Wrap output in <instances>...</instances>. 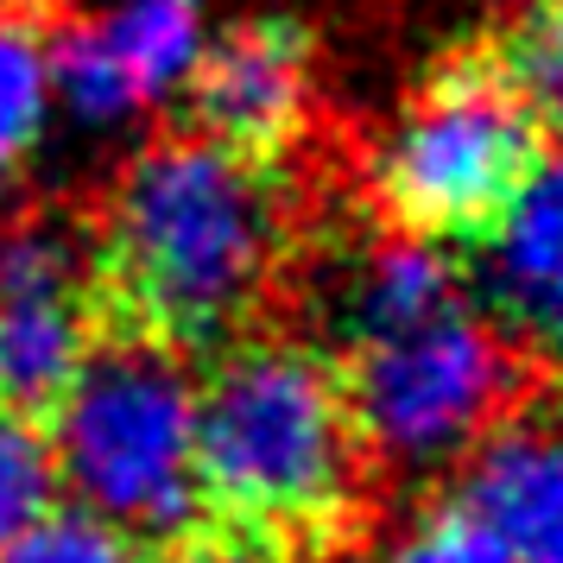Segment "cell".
I'll use <instances>...</instances> for the list:
<instances>
[{
    "instance_id": "e0dca14e",
    "label": "cell",
    "mask_w": 563,
    "mask_h": 563,
    "mask_svg": "<svg viewBox=\"0 0 563 563\" xmlns=\"http://www.w3.org/2000/svg\"><path fill=\"white\" fill-rule=\"evenodd\" d=\"M184 7H190V0H184Z\"/></svg>"
},
{
    "instance_id": "30bf717a",
    "label": "cell",
    "mask_w": 563,
    "mask_h": 563,
    "mask_svg": "<svg viewBox=\"0 0 563 563\" xmlns=\"http://www.w3.org/2000/svg\"><path fill=\"white\" fill-rule=\"evenodd\" d=\"M462 52L538 121V133L563 146V0H526L494 26L468 32Z\"/></svg>"
},
{
    "instance_id": "3957f363",
    "label": "cell",
    "mask_w": 563,
    "mask_h": 563,
    "mask_svg": "<svg viewBox=\"0 0 563 563\" xmlns=\"http://www.w3.org/2000/svg\"><path fill=\"white\" fill-rule=\"evenodd\" d=\"M190 544L216 563L323 558L355 532L380 475L330 355L279 317L190 367Z\"/></svg>"
},
{
    "instance_id": "5b68a950",
    "label": "cell",
    "mask_w": 563,
    "mask_h": 563,
    "mask_svg": "<svg viewBox=\"0 0 563 563\" xmlns=\"http://www.w3.org/2000/svg\"><path fill=\"white\" fill-rule=\"evenodd\" d=\"M45 443L64 507L146 551H178L197 538L190 361L96 335Z\"/></svg>"
},
{
    "instance_id": "5bb4252c",
    "label": "cell",
    "mask_w": 563,
    "mask_h": 563,
    "mask_svg": "<svg viewBox=\"0 0 563 563\" xmlns=\"http://www.w3.org/2000/svg\"><path fill=\"white\" fill-rule=\"evenodd\" d=\"M57 507V468L52 443L13 418H0V544L13 532H26L32 519H45Z\"/></svg>"
},
{
    "instance_id": "7c38bea8",
    "label": "cell",
    "mask_w": 563,
    "mask_h": 563,
    "mask_svg": "<svg viewBox=\"0 0 563 563\" xmlns=\"http://www.w3.org/2000/svg\"><path fill=\"white\" fill-rule=\"evenodd\" d=\"M45 20L0 13V190L26 172L45 128Z\"/></svg>"
},
{
    "instance_id": "2e32d148",
    "label": "cell",
    "mask_w": 563,
    "mask_h": 563,
    "mask_svg": "<svg viewBox=\"0 0 563 563\" xmlns=\"http://www.w3.org/2000/svg\"><path fill=\"white\" fill-rule=\"evenodd\" d=\"M64 7H70V0H0V13H26V20H45V26L64 20Z\"/></svg>"
},
{
    "instance_id": "4fadbf2b",
    "label": "cell",
    "mask_w": 563,
    "mask_h": 563,
    "mask_svg": "<svg viewBox=\"0 0 563 563\" xmlns=\"http://www.w3.org/2000/svg\"><path fill=\"white\" fill-rule=\"evenodd\" d=\"M0 563H158V551L133 544L77 507H52L45 519H32L26 532L0 544Z\"/></svg>"
},
{
    "instance_id": "8fae6325",
    "label": "cell",
    "mask_w": 563,
    "mask_h": 563,
    "mask_svg": "<svg viewBox=\"0 0 563 563\" xmlns=\"http://www.w3.org/2000/svg\"><path fill=\"white\" fill-rule=\"evenodd\" d=\"M102 38H108V57H114V70H121L133 102L165 96L184 77L190 52H197V26H190L184 0H133L121 20L102 26Z\"/></svg>"
},
{
    "instance_id": "52a82bcc",
    "label": "cell",
    "mask_w": 563,
    "mask_h": 563,
    "mask_svg": "<svg viewBox=\"0 0 563 563\" xmlns=\"http://www.w3.org/2000/svg\"><path fill=\"white\" fill-rule=\"evenodd\" d=\"M178 128L254 165H298L317 140V32L298 13H254L184 64Z\"/></svg>"
},
{
    "instance_id": "277c9868",
    "label": "cell",
    "mask_w": 563,
    "mask_h": 563,
    "mask_svg": "<svg viewBox=\"0 0 563 563\" xmlns=\"http://www.w3.org/2000/svg\"><path fill=\"white\" fill-rule=\"evenodd\" d=\"M551 153L558 146L538 121L456 38L418 70L399 121L361 172V197L386 234L462 260L507 229Z\"/></svg>"
},
{
    "instance_id": "8992f818",
    "label": "cell",
    "mask_w": 563,
    "mask_h": 563,
    "mask_svg": "<svg viewBox=\"0 0 563 563\" xmlns=\"http://www.w3.org/2000/svg\"><path fill=\"white\" fill-rule=\"evenodd\" d=\"M82 273V216L32 209L0 229V418L52 437L57 411L96 349Z\"/></svg>"
},
{
    "instance_id": "9a60e30c",
    "label": "cell",
    "mask_w": 563,
    "mask_h": 563,
    "mask_svg": "<svg viewBox=\"0 0 563 563\" xmlns=\"http://www.w3.org/2000/svg\"><path fill=\"white\" fill-rule=\"evenodd\" d=\"M380 563H512V558L443 494L437 507H424L406 532L386 544Z\"/></svg>"
},
{
    "instance_id": "9c48e42d",
    "label": "cell",
    "mask_w": 563,
    "mask_h": 563,
    "mask_svg": "<svg viewBox=\"0 0 563 563\" xmlns=\"http://www.w3.org/2000/svg\"><path fill=\"white\" fill-rule=\"evenodd\" d=\"M462 298L532 380L563 386V146L487 247L450 260Z\"/></svg>"
},
{
    "instance_id": "6da1fadb",
    "label": "cell",
    "mask_w": 563,
    "mask_h": 563,
    "mask_svg": "<svg viewBox=\"0 0 563 563\" xmlns=\"http://www.w3.org/2000/svg\"><path fill=\"white\" fill-rule=\"evenodd\" d=\"M77 216L96 330L197 367L279 317L317 203L298 165L234 158L172 121Z\"/></svg>"
},
{
    "instance_id": "ba28073f",
    "label": "cell",
    "mask_w": 563,
    "mask_h": 563,
    "mask_svg": "<svg viewBox=\"0 0 563 563\" xmlns=\"http://www.w3.org/2000/svg\"><path fill=\"white\" fill-rule=\"evenodd\" d=\"M450 500L512 563H563V386L532 380L462 450Z\"/></svg>"
},
{
    "instance_id": "7a4b0ae2",
    "label": "cell",
    "mask_w": 563,
    "mask_h": 563,
    "mask_svg": "<svg viewBox=\"0 0 563 563\" xmlns=\"http://www.w3.org/2000/svg\"><path fill=\"white\" fill-rule=\"evenodd\" d=\"M279 323L330 355L374 468L431 475L532 386L512 349L462 298L450 260L386 234L374 216H310Z\"/></svg>"
}]
</instances>
